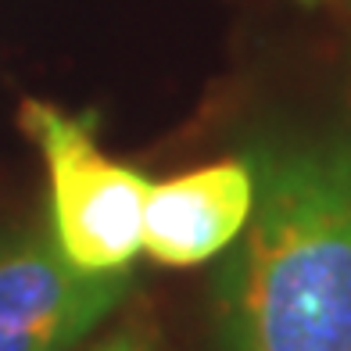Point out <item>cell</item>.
I'll return each mask as SVG.
<instances>
[{
	"mask_svg": "<svg viewBox=\"0 0 351 351\" xmlns=\"http://www.w3.org/2000/svg\"><path fill=\"white\" fill-rule=\"evenodd\" d=\"M254 208V169L241 158L151 183L143 251L162 265H201L244 233Z\"/></svg>",
	"mask_w": 351,
	"mask_h": 351,
	"instance_id": "277c9868",
	"label": "cell"
},
{
	"mask_svg": "<svg viewBox=\"0 0 351 351\" xmlns=\"http://www.w3.org/2000/svg\"><path fill=\"white\" fill-rule=\"evenodd\" d=\"M97 351H147V348H140L136 341L119 337V341H108V344H104V348H97Z\"/></svg>",
	"mask_w": 351,
	"mask_h": 351,
	"instance_id": "5b68a950",
	"label": "cell"
},
{
	"mask_svg": "<svg viewBox=\"0 0 351 351\" xmlns=\"http://www.w3.org/2000/svg\"><path fill=\"white\" fill-rule=\"evenodd\" d=\"M130 276L65 258L51 230L0 241V351H69L122 301Z\"/></svg>",
	"mask_w": 351,
	"mask_h": 351,
	"instance_id": "3957f363",
	"label": "cell"
},
{
	"mask_svg": "<svg viewBox=\"0 0 351 351\" xmlns=\"http://www.w3.org/2000/svg\"><path fill=\"white\" fill-rule=\"evenodd\" d=\"M219 351H351V136L254 172V208L219 276Z\"/></svg>",
	"mask_w": 351,
	"mask_h": 351,
	"instance_id": "6da1fadb",
	"label": "cell"
},
{
	"mask_svg": "<svg viewBox=\"0 0 351 351\" xmlns=\"http://www.w3.org/2000/svg\"><path fill=\"white\" fill-rule=\"evenodd\" d=\"M22 130L33 136L51 176V233L65 258L90 273L130 269L143 247L151 180L108 158L90 122L47 101L22 104Z\"/></svg>",
	"mask_w": 351,
	"mask_h": 351,
	"instance_id": "7a4b0ae2",
	"label": "cell"
}]
</instances>
